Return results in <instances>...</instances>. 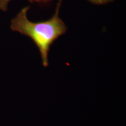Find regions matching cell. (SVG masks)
<instances>
[{
	"label": "cell",
	"instance_id": "cell-3",
	"mask_svg": "<svg viewBox=\"0 0 126 126\" xmlns=\"http://www.w3.org/2000/svg\"><path fill=\"white\" fill-rule=\"evenodd\" d=\"M88 1L92 3V4H96V5H102L106 4L108 3L114 1V0H88Z\"/></svg>",
	"mask_w": 126,
	"mask_h": 126
},
{
	"label": "cell",
	"instance_id": "cell-4",
	"mask_svg": "<svg viewBox=\"0 0 126 126\" xmlns=\"http://www.w3.org/2000/svg\"><path fill=\"white\" fill-rule=\"evenodd\" d=\"M52 0H37V2L39 3H47Z\"/></svg>",
	"mask_w": 126,
	"mask_h": 126
},
{
	"label": "cell",
	"instance_id": "cell-2",
	"mask_svg": "<svg viewBox=\"0 0 126 126\" xmlns=\"http://www.w3.org/2000/svg\"><path fill=\"white\" fill-rule=\"evenodd\" d=\"M11 0H0V9L2 11L6 12L8 11V4ZM30 2H37V0H27Z\"/></svg>",
	"mask_w": 126,
	"mask_h": 126
},
{
	"label": "cell",
	"instance_id": "cell-1",
	"mask_svg": "<svg viewBox=\"0 0 126 126\" xmlns=\"http://www.w3.org/2000/svg\"><path fill=\"white\" fill-rule=\"evenodd\" d=\"M61 0L57 4L56 11L50 19L33 22L28 19L29 7L23 8L11 21V29L31 38L40 52L43 67L48 65V55L50 47L57 39L67 32L68 28L60 18Z\"/></svg>",
	"mask_w": 126,
	"mask_h": 126
}]
</instances>
